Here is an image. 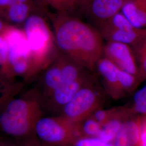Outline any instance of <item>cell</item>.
Masks as SVG:
<instances>
[{
  "label": "cell",
  "instance_id": "obj_10",
  "mask_svg": "<svg viewBox=\"0 0 146 146\" xmlns=\"http://www.w3.org/2000/svg\"><path fill=\"white\" fill-rule=\"evenodd\" d=\"M126 0H86L78 16L98 29L110 18L120 13Z\"/></svg>",
  "mask_w": 146,
  "mask_h": 146
},
{
  "label": "cell",
  "instance_id": "obj_28",
  "mask_svg": "<svg viewBox=\"0 0 146 146\" xmlns=\"http://www.w3.org/2000/svg\"><path fill=\"white\" fill-rule=\"evenodd\" d=\"M5 28L3 22L0 19V33H2L3 32Z\"/></svg>",
  "mask_w": 146,
  "mask_h": 146
},
{
  "label": "cell",
  "instance_id": "obj_3",
  "mask_svg": "<svg viewBox=\"0 0 146 146\" xmlns=\"http://www.w3.org/2000/svg\"><path fill=\"white\" fill-rule=\"evenodd\" d=\"M22 29L26 37L38 76L60 54L53 32L43 15V12L33 13L23 23Z\"/></svg>",
  "mask_w": 146,
  "mask_h": 146
},
{
  "label": "cell",
  "instance_id": "obj_21",
  "mask_svg": "<svg viewBox=\"0 0 146 146\" xmlns=\"http://www.w3.org/2000/svg\"><path fill=\"white\" fill-rule=\"evenodd\" d=\"M102 125L91 116L79 125L81 137H98Z\"/></svg>",
  "mask_w": 146,
  "mask_h": 146
},
{
  "label": "cell",
  "instance_id": "obj_27",
  "mask_svg": "<svg viewBox=\"0 0 146 146\" xmlns=\"http://www.w3.org/2000/svg\"><path fill=\"white\" fill-rule=\"evenodd\" d=\"M14 3H29L33 1V0H12Z\"/></svg>",
  "mask_w": 146,
  "mask_h": 146
},
{
  "label": "cell",
  "instance_id": "obj_19",
  "mask_svg": "<svg viewBox=\"0 0 146 146\" xmlns=\"http://www.w3.org/2000/svg\"><path fill=\"white\" fill-rule=\"evenodd\" d=\"M131 48L135 56L142 82L146 80V35Z\"/></svg>",
  "mask_w": 146,
  "mask_h": 146
},
{
  "label": "cell",
  "instance_id": "obj_8",
  "mask_svg": "<svg viewBox=\"0 0 146 146\" xmlns=\"http://www.w3.org/2000/svg\"><path fill=\"white\" fill-rule=\"evenodd\" d=\"M106 42H119L134 47L146 35V31L138 29L120 12L97 29Z\"/></svg>",
  "mask_w": 146,
  "mask_h": 146
},
{
  "label": "cell",
  "instance_id": "obj_14",
  "mask_svg": "<svg viewBox=\"0 0 146 146\" xmlns=\"http://www.w3.org/2000/svg\"><path fill=\"white\" fill-rule=\"evenodd\" d=\"M120 12L135 28L146 31V1L126 0Z\"/></svg>",
  "mask_w": 146,
  "mask_h": 146
},
{
  "label": "cell",
  "instance_id": "obj_26",
  "mask_svg": "<svg viewBox=\"0 0 146 146\" xmlns=\"http://www.w3.org/2000/svg\"><path fill=\"white\" fill-rule=\"evenodd\" d=\"M13 3L12 0H0V8L7 9Z\"/></svg>",
  "mask_w": 146,
  "mask_h": 146
},
{
  "label": "cell",
  "instance_id": "obj_15",
  "mask_svg": "<svg viewBox=\"0 0 146 146\" xmlns=\"http://www.w3.org/2000/svg\"><path fill=\"white\" fill-rule=\"evenodd\" d=\"M139 124V116L125 121L112 143L113 146H138Z\"/></svg>",
  "mask_w": 146,
  "mask_h": 146
},
{
  "label": "cell",
  "instance_id": "obj_9",
  "mask_svg": "<svg viewBox=\"0 0 146 146\" xmlns=\"http://www.w3.org/2000/svg\"><path fill=\"white\" fill-rule=\"evenodd\" d=\"M90 72L72 82L62 84L42 101L46 115L58 116L80 89L94 80Z\"/></svg>",
  "mask_w": 146,
  "mask_h": 146
},
{
  "label": "cell",
  "instance_id": "obj_18",
  "mask_svg": "<svg viewBox=\"0 0 146 146\" xmlns=\"http://www.w3.org/2000/svg\"><path fill=\"white\" fill-rule=\"evenodd\" d=\"M24 86L22 84L11 83L0 78V110L9 100L20 93Z\"/></svg>",
  "mask_w": 146,
  "mask_h": 146
},
{
  "label": "cell",
  "instance_id": "obj_17",
  "mask_svg": "<svg viewBox=\"0 0 146 146\" xmlns=\"http://www.w3.org/2000/svg\"><path fill=\"white\" fill-rule=\"evenodd\" d=\"M0 78L11 83L14 82L8 60V47L5 38L0 33Z\"/></svg>",
  "mask_w": 146,
  "mask_h": 146
},
{
  "label": "cell",
  "instance_id": "obj_6",
  "mask_svg": "<svg viewBox=\"0 0 146 146\" xmlns=\"http://www.w3.org/2000/svg\"><path fill=\"white\" fill-rule=\"evenodd\" d=\"M34 136L47 146H69L81 138L79 125L60 115H44L37 121Z\"/></svg>",
  "mask_w": 146,
  "mask_h": 146
},
{
  "label": "cell",
  "instance_id": "obj_12",
  "mask_svg": "<svg viewBox=\"0 0 146 146\" xmlns=\"http://www.w3.org/2000/svg\"><path fill=\"white\" fill-rule=\"evenodd\" d=\"M40 75L39 80L34 88L40 95L42 102L62 84V75L57 58Z\"/></svg>",
  "mask_w": 146,
  "mask_h": 146
},
{
  "label": "cell",
  "instance_id": "obj_7",
  "mask_svg": "<svg viewBox=\"0 0 146 146\" xmlns=\"http://www.w3.org/2000/svg\"><path fill=\"white\" fill-rule=\"evenodd\" d=\"M95 71L101 79L104 93L115 100L134 93L141 82L139 78L120 69L104 56L98 61Z\"/></svg>",
  "mask_w": 146,
  "mask_h": 146
},
{
  "label": "cell",
  "instance_id": "obj_11",
  "mask_svg": "<svg viewBox=\"0 0 146 146\" xmlns=\"http://www.w3.org/2000/svg\"><path fill=\"white\" fill-rule=\"evenodd\" d=\"M102 56L120 69L141 81L135 56L131 46L119 42H106L103 47Z\"/></svg>",
  "mask_w": 146,
  "mask_h": 146
},
{
  "label": "cell",
  "instance_id": "obj_24",
  "mask_svg": "<svg viewBox=\"0 0 146 146\" xmlns=\"http://www.w3.org/2000/svg\"><path fill=\"white\" fill-rule=\"evenodd\" d=\"M140 116L138 146H146V115Z\"/></svg>",
  "mask_w": 146,
  "mask_h": 146
},
{
  "label": "cell",
  "instance_id": "obj_25",
  "mask_svg": "<svg viewBox=\"0 0 146 146\" xmlns=\"http://www.w3.org/2000/svg\"><path fill=\"white\" fill-rule=\"evenodd\" d=\"M86 0H70L71 6V13L74 15L78 16L80 11Z\"/></svg>",
  "mask_w": 146,
  "mask_h": 146
},
{
  "label": "cell",
  "instance_id": "obj_13",
  "mask_svg": "<svg viewBox=\"0 0 146 146\" xmlns=\"http://www.w3.org/2000/svg\"><path fill=\"white\" fill-rule=\"evenodd\" d=\"M45 7L39 2L14 3L6 9V15L11 23L22 26L28 17L35 12H44Z\"/></svg>",
  "mask_w": 146,
  "mask_h": 146
},
{
  "label": "cell",
  "instance_id": "obj_4",
  "mask_svg": "<svg viewBox=\"0 0 146 146\" xmlns=\"http://www.w3.org/2000/svg\"><path fill=\"white\" fill-rule=\"evenodd\" d=\"M8 47V60L14 82L25 84L36 78L31 52L22 29L5 27L2 33Z\"/></svg>",
  "mask_w": 146,
  "mask_h": 146
},
{
  "label": "cell",
  "instance_id": "obj_29",
  "mask_svg": "<svg viewBox=\"0 0 146 146\" xmlns=\"http://www.w3.org/2000/svg\"><path fill=\"white\" fill-rule=\"evenodd\" d=\"M26 146H36V145H27Z\"/></svg>",
  "mask_w": 146,
  "mask_h": 146
},
{
  "label": "cell",
  "instance_id": "obj_22",
  "mask_svg": "<svg viewBox=\"0 0 146 146\" xmlns=\"http://www.w3.org/2000/svg\"><path fill=\"white\" fill-rule=\"evenodd\" d=\"M44 7L52 8L57 13H71L70 0H38Z\"/></svg>",
  "mask_w": 146,
  "mask_h": 146
},
{
  "label": "cell",
  "instance_id": "obj_1",
  "mask_svg": "<svg viewBox=\"0 0 146 146\" xmlns=\"http://www.w3.org/2000/svg\"><path fill=\"white\" fill-rule=\"evenodd\" d=\"M55 44L61 54L90 72L102 56L104 40L99 31L78 16L69 13L49 15Z\"/></svg>",
  "mask_w": 146,
  "mask_h": 146
},
{
  "label": "cell",
  "instance_id": "obj_30",
  "mask_svg": "<svg viewBox=\"0 0 146 146\" xmlns=\"http://www.w3.org/2000/svg\"><path fill=\"white\" fill-rule=\"evenodd\" d=\"M109 146H113V143H111V144H110V145Z\"/></svg>",
  "mask_w": 146,
  "mask_h": 146
},
{
  "label": "cell",
  "instance_id": "obj_23",
  "mask_svg": "<svg viewBox=\"0 0 146 146\" xmlns=\"http://www.w3.org/2000/svg\"><path fill=\"white\" fill-rule=\"evenodd\" d=\"M107 143L98 137H81L74 143V146H105Z\"/></svg>",
  "mask_w": 146,
  "mask_h": 146
},
{
  "label": "cell",
  "instance_id": "obj_2",
  "mask_svg": "<svg viewBox=\"0 0 146 146\" xmlns=\"http://www.w3.org/2000/svg\"><path fill=\"white\" fill-rule=\"evenodd\" d=\"M44 115L41 98L32 88L11 98L1 109L0 131L16 139H30L37 121Z\"/></svg>",
  "mask_w": 146,
  "mask_h": 146
},
{
  "label": "cell",
  "instance_id": "obj_5",
  "mask_svg": "<svg viewBox=\"0 0 146 146\" xmlns=\"http://www.w3.org/2000/svg\"><path fill=\"white\" fill-rule=\"evenodd\" d=\"M104 93L94 79L79 89L60 114L75 125H79L90 117L94 112L102 108Z\"/></svg>",
  "mask_w": 146,
  "mask_h": 146
},
{
  "label": "cell",
  "instance_id": "obj_31",
  "mask_svg": "<svg viewBox=\"0 0 146 146\" xmlns=\"http://www.w3.org/2000/svg\"><path fill=\"white\" fill-rule=\"evenodd\" d=\"M143 1H146V0H143Z\"/></svg>",
  "mask_w": 146,
  "mask_h": 146
},
{
  "label": "cell",
  "instance_id": "obj_32",
  "mask_svg": "<svg viewBox=\"0 0 146 146\" xmlns=\"http://www.w3.org/2000/svg\"><path fill=\"white\" fill-rule=\"evenodd\" d=\"M13 146H14V145H13Z\"/></svg>",
  "mask_w": 146,
  "mask_h": 146
},
{
  "label": "cell",
  "instance_id": "obj_16",
  "mask_svg": "<svg viewBox=\"0 0 146 146\" xmlns=\"http://www.w3.org/2000/svg\"><path fill=\"white\" fill-rule=\"evenodd\" d=\"M133 117L134 116L123 115L110 120L102 126V128L98 138L104 142L112 143L114 141L122 125L125 121Z\"/></svg>",
  "mask_w": 146,
  "mask_h": 146
},
{
  "label": "cell",
  "instance_id": "obj_20",
  "mask_svg": "<svg viewBox=\"0 0 146 146\" xmlns=\"http://www.w3.org/2000/svg\"><path fill=\"white\" fill-rule=\"evenodd\" d=\"M128 106L134 115H146V84L134 92L131 104Z\"/></svg>",
  "mask_w": 146,
  "mask_h": 146
}]
</instances>
